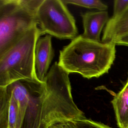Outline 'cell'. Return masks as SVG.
Here are the masks:
<instances>
[{
	"label": "cell",
	"mask_w": 128,
	"mask_h": 128,
	"mask_svg": "<svg viewBox=\"0 0 128 128\" xmlns=\"http://www.w3.org/2000/svg\"><path fill=\"white\" fill-rule=\"evenodd\" d=\"M42 0H0V54L37 26L36 14Z\"/></svg>",
	"instance_id": "4"
},
{
	"label": "cell",
	"mask_w": 128,
	"mask_h": 128,
	"mask_svg": "<svg viewBox=\"0 0 128 128\" xmlns=\"http://www.w3.org/2000/svg\"><path fill=\"white\" fill-rule=\"evenodd\" d=\"M66 4H70L90 9H96L100 11L106 10L108 6L98 0H62Z\"/></svg>",
	"instance_id": "12"
},
{
	"label": "cell",
	"mask_w": 128,
	"mask_h": 128,
	"mask_svg": "<svg viewBox=\"0 0 128 128\" xmlns=\"http://www.w3.org/2000/svg\"><path fill=\"white\" fill-rule=\"evenodd\" d=\"M128 6V0H115L114 2L112 16L120 14Z\"/></svg>",
	"instance_id": "14"
},
{
	"label": "cell",
	"mask_w": 128,
	"mask_h": 128,
	"mask_svg": "<svg viewBox=\"0 0 128 128\" xmlns=\"http://www.w3.org/2000/svg\"><path fill=\"white\" fill-rule=\"evenodd\" d=\"M18 104L8 87H0V128H22Z\"/></svg>",
	"instance_id": "6"
},
{
	"label": "cell",
	"mask_w": 128,
	"mask_h": 128,
	"mask_svg": "<svg viewBox=\"0 0 128 128\" xmlns=\"http://www.w3.org/2000/svg\"><path fill=\"white\" fill-rule=\"evenodd\" d=\"M54 56L52 36L46 35L38 40L34 50V67L37 78L41 83L44 82L50 65Z\"/></svg>",
	"instance_id": "7"
},
{
	"label": "cell",
	"mask_w": 128,
	"mask_h": 128,
	"mask_svg": "<svg viewBox=\"0 0 128 128\" xmlns=\"http://www.w3.org/2000/svg\"><path fill=\"white\" fill-rule=\"evenodd\" d=\"M77 128H112L102 123L86 118L74 120Z\"/></svg>",
	"instance_id": "13"
},
{
	"label": "cell",
	"mask_w": 128,
	"mask_h": 128,
	"mask_svg": "<svg viewBox=\"0 0 128 128\" xmlns=\"http://www.w3.org/2000/svg\"><path fill=\"white\" fill-rule=\"evenodd\" d=\"M36 19L41 35L48 34L59 39L72 40L78 36L74 17L62 0H42Z\"/></svg>",
	"instance_id": "5"
},
{
	"label": "cell",
	"mask_w": 128,
	"mask_h": 128,
	"mask_svg": "<svg viewBox=\"0 0 128 128\" xmlns=\"http://www.w3.org/2000/svg\"><path fill=\"white\" fill-rule=\"evenodd\" d=\"M82 17L84 28L82 36L92 40L101 42L102 31L110 19L108 12L106 10L88 12L82 14Z\"/></svg>",
	"instance_id": "8"
},
{
	"label": "cell",
	"mask_w": 128,
	"mask_h": 128,
	"mask_svg": "<svg viewBox=\"0 0 128 128\" xmlns=\"http://www.w3.org/2000/svg\"><path fill=\"white\" fill-rule=\"evenodd\" d=\"M128 35V6L121 14L112 16L104 30L101 42L114 44Z\"/></svg>",
	"instance_id": "9"
},
{
	"label": "cell",
	"mask_w": 128,
	"mask_h": 128,
	"mask_svg": "<svg viewBox=\"0 0 128 128\" xmlns=\"http://www.w3.org/2000/svg\"><path fill=\"white\" fill-rule=\"evenodd\" d=\"M69 74L55 62L44 83L28 82L29 102L22 128H48L86 118L74 102Z\"/></svg>",
	"instance_id": "1"
},
{
	"label": "cell",
	"mask_w": 128,
	"mask_h": 128,
	"mask_svg": "<svg viewBox=\"0 0 128 128\" xmlns=\"http://www.w3.org/2000/svg\"><path fill=\"white\" fill-rule=\"evenodd\" d=\"M116 44L78 36L60 52L58 64L67 73L90 79L108 72L116 58Z\"/></svg>",
	"instance_id": "2"
},
{
	"label": "cell",
	"mask_w": 128,
	"mask_h": 128,
	"mask_svg": "<svg viewBox=\"0 0 128 128\" xmlns=\"http://www.w3.org/2000/svg\"><path fill=\"white\" fill-rule=\"evenodd\" d=\"M116 124L119 128H128V78L122 88L112 102Z\"/></svg>",
	"instance_id": "10"
},
{
	"label": "cell",
	"mask_w": 128,
	"mask_h": 128,
	"mask_svg": "<svg viewBox=\"0 0 128 128\" xmlns=\"http://www.w3.org/2000/svg\"><path fill=\"white\" fill-rule=\"evenodd\" d=\"M12 92L19 110L20 121L22 125L29 102V88L26 81H18L6 86Z\"/></svg>",
	"instance_id": "11"
},
{
	"label": "cell",
	"mask_w": 128,
	"mask_h": 128,
	"mask_svg": "<svg viewBox=\"0 0 128 128\" xmlns=\"http://www.w3.org/2000/svg\"><path fill=\"white\" fill-rule=\"evenodd\" d=\"M41 35L35 26L0 54V87L5 88L18 81L41 83L34 67V50Z\"/></svg>",
	"instance_id": "3"
},
{
	"label": "cell",
	"mask_w": 128,
	"mask_h": 128,
	"mask_svg": "<svg viewBox=\"0 0 128 128\" xmlns=\"http://www.w3.org/2000/svg\"><path fill=\"white\" fill-rule=\"evenodd\" d=\"M48 128H77L74 120H64L50 126Z\"/></svg>",
	"instance_id": "15"
},
{
	"label": "cell",
	"mask_w": 128,
	"mask_h": 128,
	"mask_svg": "<svg viewBox=\"0 0 128 128\" xmlns=\"http://www.w3.org/2000/svg\"><path fill=\"white\" fill-rule=\"evenodd\" d=\"M116 45L124 46H128V35L120 39L116 42Z\"/></svg>",
	"instance_id": "16"
}]
</instances>
